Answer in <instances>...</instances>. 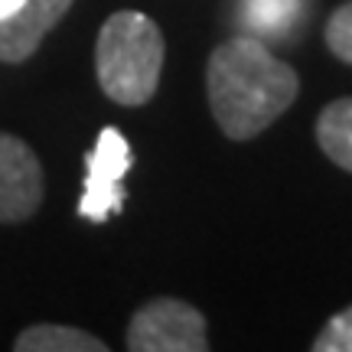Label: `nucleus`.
Segmentation results:
<instances>
[{
	"label": "nucleus",
	"mask_w": 352,
	"mask_h": 352,
	"mask_svg": "<svg viewBox=\"0 0 352 352\" xmlns=\"http://www.w3.org/2000/svg\"><path fill=\"white\" fill-rule=\"evenodd\" d=\"M206 88L222 134L252 140L294 104L300 78L258 36H235L209 56Z\"/></svg>",
	"instance_id": "nucleus-1"
},
{
	"label": "nucleus",
	"mask_w": 352,
	"mask_h": 352,
	"mask_svg": "<svg viewBox=\"0 0 352 352\" xmlns=\"http://www.w3.org/2000/svg\"><path fill=\"white\" fill-rule=\"evenodd\" d=\"M164 33L138 10L111 13L95 43L98 85L118 104L140 108L153 98L164 72Z\"/></svg>",
	"instance_id": "nucleus-2"
},
{
	"label": "nucleus",
	"mask_w": 352,
	"mask_h": 352,
	"mask_svg": "<svg viewBox=\"0 0 352 352\" xmlns=\"http://www.w3.org/2000/svg\"><path fill=\"white\" fill-rule=\"evenodd\" d=\"M131 352H206V320L186 300L160 297L144 303L127 327Z\"/></svg>",
	"instance_id": "nucleus-3"
},
{
	"label": "nucleus",
	"mask_w": 352,
	"mask_h": 352,
	"mask_svg": "<svg viewBox=\"0 0 352 352\" xmlns=\"http://www.w3.org/2000/svg\"><path fill=\"white\" fill-rule=\"evenodd\" d=\"M134 157H131V144L118 127H104L98 134L95 151L85 157L88 176H85V192L78 199V215L88 222H104L111 219L121 206H124V186L121 179L131 170Z\"/></svg>",
	"instance_id": "nucleus-4"
},
{
	"label": "nucleus",
	"mask_w": 352,
	"mask_h": 352,
	"mask_svg": "<svg viewBox=\"0 0 352 352\" xmlns=\"http://www.w3.org/2000/svg\"><path fill=\"white\" fill-rule=\"evenodd\" d=\"M43 202V166L20 138L0 131V222H23Z\"/></svg>",
	"instance_id": "nucleus-5"
},
{
	"label": "nucleus",
	"mask_w": 352,
	"mask_h": 352,
	"mask_svg": "<svg viewBox=\"0 0 352 352\" xmlns=\"http://www.w3.org/2000/svg\"><path fill=\"white\" fill-rule=\"evenodd\" d=\"M69 7L72 0H23L13 16L0 20V63H26Z\"/></svg>",
	"instance_id": "nucleus-6"
},
{
	"label": "nucleus",
	"mask_w": 352,
	"mask_h": 352,
	"mask_svg": "<svg viewBox=\"0 0 352 352\" xmlns=\"http://www.w3.org/2000/svg\"><path fill=\"white\" fill-rule=\"evenodd\" d=\"M16 352H108V342L91 336L85 329L59 327V323H43L30 327L13 340Z\"/></svg>",
	"instance_id": "nucleus-7"
},
{
	"label": "nucleus",
	"mask_w": 352,
	"mask_h": 352,
	"mask_svg": "<svg viewBox=\"0 0 352 352\" xmlns=\"http://www.w3.org/2000/svg\"><path fill=\"white\" fill-rule=\"evenodd\" d=\"M316 140L320 151L342 170L352 173V98L327 104L316 118Z\"/></svg>",
	"instance_id": "nucleus-8"
},
{
	"label": "nucleus",
	"mask_w": 352,
	"mask_h": 352,
	"mask_svg": "<svg viewBox=\"0 0 352 352\" xmlns=\"http://www.w3.org/2000/svg\"><path fill=\"white\" fill-rule=\"evenodd\" d=\"M307 0H241V20L252 26L254 36L284 39L300 23Z\"/></svg>",
	"instance_id": "nucleus-9"
},
{
	"label": "nucleus",
	"mask_w": 352,
	"mask_h": 352,
	"mask_svg": "<svg viewBox=\"0 0 352 352\" xmlns=\"http://www.w3.org/2000/svg\"><path fill=\"white\" fill-rule=\"evenodd\" d=\"M327 46L336 59L352 65V0H346L340 10H333V16H329Z\"/></svg>",
	"instance_id": "nucleus-10"
},
{
	"label": "nucleus",
	"mask_w": 352,
	"mask_h": 352,
	"mask_svg": "<svg viewBox=\"0 0 352 352\" xmlns=\"http://www.w3.org/2000/svg\"><path fill=\"white\" fill-rule=\"evenodd\" d=\"M314 352H352V307L336 314L314 340Z\"/></svg>",
	"instance_id": "nucleus-11"
},
{
	"label": "nucleus",
	"mask_w": 352,
	"mask_h": 352,
	"mask_svg": "<svg viewBox=\"0 0 352 352\" xmlns=\"http://www.w3.org/2000/svg\"><path fill=\"white\" fill-rule=\"evenodd\" d=\"M23 7V0H0V20H7V16H13V13Z\"/></svg>",
	"instance_id": "nucleus-12"
}]
</instances>
